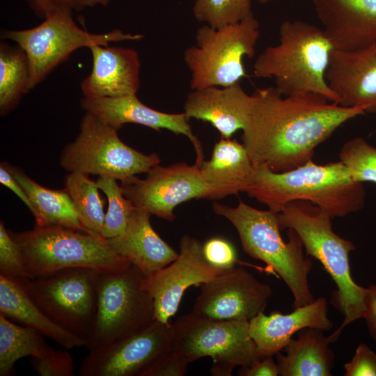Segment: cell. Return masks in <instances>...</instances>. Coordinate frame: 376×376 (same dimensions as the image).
<instances>
[{"instance_id":"cell-1","label":"cell","mask_w":376,"mask_h":376,"mask_svg":"<svg viewBox=\"0 0 376 376\" xmlns=\"http://www.w3.org/2000/svg\"><path fill=\"white\" fill-rule=\"evenodd\" d=\"M365 113L364 107H343L318 93L283 96L274 86L258 88L251 95L242 144L253 166L285 172L312 160L336 130Z\"/></svg>"},{"instance_id":"cell-2","label":"cell","mask_w":376,"mask_h":376,"mask_svg":"<svg viewBox=\"0 0 376 376\" xmlns=\"http://www.w3.org/2000/svg\"><path fill=\"white\" fill-rule=\"evenodd\" d=\"M245 192L276 213L290 201L304 200L327 211L332 219L359 211L366 197L363 183L353 180L340 160L326 164L310 160L285 172L253 166Z\"/></svg>"},{"instance_id":"cell-3","label":"cell","mask_w":376,"mask_h":376,"mask_svg":"<svg viewBox=\"0 0 376 376\" xmlns=\"http://www.w3.org/2000/svg\"><path fill=\"white\" fill-rule=\"evenodd\" d=\"M331 219L327 211L304 200L290 201L278 213L280 229H293L306 253L320 262L336 285L331 303L344 320L331 335L335 341L344 327L363 318L367 290L355 283L351 275L349 254L356 247L333 230Z\"/></svg>"},{"instance_id":"cell-4","label":"cell","mask_w":376,"mask_h":376,"mask_svg":"<svg viewBox=\"0 0 376 376\" xmlns=\"http://www.w3.org/2000/svg\"><path fill=\"white\" fill-rule=\"evenodd\" d=\"M279 43L268 47L257 57L253 76L273 78L283 96L315 93L338 104L325 77L334 49L323 29L306 22L284 21Z\"/></svg>"},{"instance_id":"cell-5","label":"cell","mask_w":376,"mask_h":376,"mask_svg":"<svg viewBox=\"0 0 376 376\" xmlns=\"http://www.w3.org/2000/svg\"><path fill=\"white\" fill-rule=\"evenodd\" d=\"M212 208L234 226L244 252L266 263L283 279L292 294L294 309L315 300L308 281L312 262L305 256L303 242L293 229L287 232L289 241L283 240L278 213L254 208L241 200L235 207L214 202Z\"/></svg>"},{"instance_id":"cell-6","label":"cell","mask_w":376,"mask_h":376,"mask_svg":"<svg viewBox=\"0 0 376 376\" xmlns=\"http://www.w3.org/2000/svg\"><path fill=\"white\" fill-rule=\"evenodd\" d=\"M10 233L20 248L30 279L73 267L111 271L132 265L115 253L103 237L86 232L36 225L31 230Z\"/></svg>"},{"instance_id":"cell-7","label":"cell","mask_w":376,"mask_h":376,"mask_svg":"<svg viewBox=\"0 0 376 376\" xmlns=\"http://www.w3.org/2000/svg\"><path fill=\"white\" fill-rule=\"evenodd\" d=\"M260 25L253 15L221 26L204 24L195 35V45L184 52L192 90L208 86L226 87L246 76L243 59L255 54Z\"/></svg>"},{"instance_id":"cell-8","label":"cell","mask_w":376,"mask_h":376,"mask_svg":"<svg viewBox=\"0 0 376 376\" xmlns=\"http://www.w3.org/2000/svg\"><path fill=\"white\" fill-rule=\"evenodd\" d=\"M70 8H61L38 26L24 30H4L1 38L15 42L26 52L29 63L27 91L41 83L57 66L78 49L109 42L139 40L141 34L113 29L104 33H89L79 27Z\"/></svg>"},{"instance_id":"cell-9","label":"cell","mask_w":376,"mask_h":376,"mask_svg":"<svg viewBox=\"0 0 376 376\" xmlns=\"http://www.w3.org/2000/svg\"><path fill=\"white\" fill-rule=\"evenodd\" d=\"M144 277L132 264L122 269L98 271L97 313L86 347L88 350L134 334L155 320Z\"/></svg>"},{"instance_id":"cell-10","label":"cell","mask_w":376,"mask_h":376,"mask_svg":"<svg viewBox=\"0 0 376 376\" xmlns=\"http://www.w3.org/2000/svg\"><path fill=\"white\" fill-rule=\"evenodd\" d=\"M118 130L86 111L74 141L63 150L60 163L71 172L97 175L123 181L148 173L160 163L157 153L144 154L125 143Z\"/></svg>"},{"instance_id":"cell-11","label":"cell","mask_w":376,"mask_h":376,"mask_svg":"<svg viewBox=\"0 0 376 376\" xmlns=\"http://www.w3.org/2000/svg\"><path fill=\"white\" fill-rule=\"evenodd\" d=\"M97 274L92 268L73 267L15 280L52 321L88 343L97 313Z\"/></svg>"},{"instance_id":"cell-12","label":"cell","mask_w":376,"mask_h":376,"mask_svg":"<svg viewBox=\"0 0 376 376\" xmlns=\"http://www.w3.org/2000/svg\"><path fill=\"white\" fill-rule=\"evenodd\" d=\"M173 327V349L189 363L212 357V375L230 376L235 367H248L261 359L249 321L212 320L191 311L179 317Z\"/></svg>"},{"instance_id":"cell-13","label":"cell","mask_w":376,"mask_h":376,"mask_svg":"<svg viewBox=\"0 0 376 376\" xmlns=\"http://www.w3.org/2000/svg\"><path fill=\"white\" fill-rule=\"evenodd\" d=\"M120 187L136 208L168 221L175 218L173 210L183 202L221 198L219 192L203 180L196 164H157L147 173L146 178L134 175L121 181Z\"/></svg>"},{"instance_id":"cell-14","label":"cell","mask_w":376,"mask_h":376,"mask_svg":"<svg viewBox=\"0 0 376 376\" xmlns=\"http://www.w3.org/2000/svg\"><path fill=\"white\" fill-rule=\"evenodd\" d=\"M173 324L155 320L143 329L104 346L89 350L81 376H143L173 347Z\"/></svg>"},{"instance_id":"cell-15","label":"cell","mask_w":376,"mask_h":376,"mask_svg":"<svg viewBox=\"0 0 376 376\" xmlns=\"http://www.w3.org/2000/svg\"><path fill=\"white\" fill-rule=\"evenodd\" d=\"M272 290L242 267H232L201 285L192 311L217 320H246L264 312Z\"/></svg>"},{"instance_id":"cell-16","label":"cell","mask_w":376,"mask_h":376,"mask_svg":"<svg viewBox=\"0 0 376 376\" xmlns=\"http://www.w3.org/2000/svg\"><path fill=\"white\" fill-rule=\"evenodd\" d=\"M224 271L207 261L200 241L183 235L177 258L144 277V286L153 299L155 320L169 322L189 287L201 285Z\"/></svg>"},{"instance_id":"cell-17","label":"cell","mask_w":376,"mask_h":376,"mask_svg":"<svg viewBox=\"0 0 376 376\" xmlns=\"http://www.w3.org/2000/svg\"><path fill=\"white\" fill-rule=\"evenodd\" d=\"M81 107L97 116L101 120L119 130L125 123H135L157 132L165 129L175 134H182L191 142L196 154L195 164L204 160L203 149L200 140L194 134L189 119L185 113H169L150 108L141 102L134 95L120 97H85Z\"/></svg>"},{"instance_id":"cell-18","label":"cell","mask_w":376,"mask_h":376,"mask_svg":"<svg viewBox=\"0 0 376 376\" xmlns=\"http://www.w3.org/2000/svg\"><path fill=\"white\" fill-rule=\"evenodd\" d=\"M325 77L338 104L376 113V43L354 51L334 49Z\"/></svg>"},{"instance_id":"cell-19","label":"cell","mask_w":376,"mask_h":376,"mask_svg":"<svg viewBox=\"0 0 376 376\" xmlns=\"http://www.w3.org/2000/svg\"><path fill=\"white\" fill-rule=\"evenodd\" d=\"M334 49L354 51L376 43V0H312Z\"/></svg>"},{"instance_id":"cell-20","label":"cell","mask_w":376,"mask_h":376,"mask_svg":"<svg viewBox=\"0 0 376 376\" xmlns=\"http://www.w3.org/2000/svg\"><path fill=\"white\" fill-rule=\"evenodd\" d=\"M91 73L80 84L85 97H120L136 94L140 86V59L130 47L94 45Z\"/></svg>"},{"instance_id":"cell-21","label":"cell","mask_w":376,"mask_h":376,"mask_svg":"<svg viewBox=\"0 0 376 376\" xmlns=\"http://www.w3.org/2000/svg\"><path fill=\"white\" fill-rule=\"evenodd\" d=\"M308 327L324 331L332 329L324 297H320L288 314L275 311L266 315L263 312L249 320V333L260 358L276 355L285 348L295 333Z\"/></svg>"},{"instance_id":"cell-22","label":"cell","mask_w":376,"mask_h":376,"mask_svg":"<svg viewBox=\"0 0 376 376\" xmlns=\"http://www.w3.org/2000/svg\"><path fill=\"white\" fill-rule=\"evenodd\" d=\"M251 95L240 82L226 87L208 86L192 90L184 104V113L190 120L210 123L221 138L230 139L246 122Z\"/></svg>"},{"instance_id":"cell-23","label":"cell","mask_w":376,"mask_h":376,"mask_svg":"<svg viewBox=\"0 0 376 376\" xmlns=\"http://www.w3.org/2000/svg\"><path fill=\"white\" fill-rule=\"evenodd\" d=\"M150 215L135 207L124 231L106 239L115 253L127 259L145 277L169 265L178 256L153 229Z\"/></svg>"},{"instance_id":"cell-24","label":"cell","mask_w":376,"mask_h":376,"mask_svg":"<svg viewBox=\"0 0 376 376\" xmlns=\"http://www.w3.org/2000/svg\"><path fill=\"white\" fill-rule=\"evenodd\" d=\"M318 328H304L291 338L283 349L285 354H276L279 375L330 376L334 366V353L329 347L334 342Z\"/></svg>"},{"instance_id":"cell-25","label":"cell","mask_w":376,"mask_h":376,"mask_svg":"<svg viewBox=\"0 0 376 376\" xmlns=\"http://www.w3.org/2000/svg\"><path fill=\"white\" fill-rule=\"evenodd\" d=\"M198 166L203 180L221 198L245 192L253 169L244 146L225 138L214 144L210 159Z\"/></svg>"},{"instance_id":"cell-26","label":"cell","mask_w":376,"mask_h":376,"mask_svg":"<svg viewBox=\"0 0 376 376\" xmlns=\"http://www.w3.org/2000/svg\"><path fill=\"white\" fill-rule=\"evenodd\" d=\"M0 313L19 324L31 327L64 348L86 347L87 343L52 321L31 299L19 283L0 275Z\"/></svg>"},{"instance_id":"cell-27","label":"cell","mask_w":376,"mask_h":376,"mask_svg":"<svg viewBox=\"0 0 376 376\" xmlns=\"http://www.w3.org/2000/svg\"><path fill=\"white\" fill-rule=\"evenodd\" d=\"M6 165L31 201L35 211L33 216L36 225L60 226L86 232L77 218L71 198L65 189H48L29 178L21 169L7 163Z\"/></svg>"},{"instance_id":"cell-28","label":"cell","mask_w":376,"mask_h":376,"mask_svg":"<svg viewBox=\"0 0 376 376\" xmlns=\"http://www.w3.org/2000/svg\"><path fill=\"white\" fill-rule=\"evenodd\" d=\"M50 345L31 327L14 322L0 313V375L14 374L15 363L25 357H39Z\"/></svg>"},{"instance_id":"cell-29","label":"cell","mask_w":376,"mask_h":376,"mask_svg":"<svg viewBox=\"0 0 376 376\" xmlns=\"http://www.w3.org/2000/svg\"><path fill=\"white\" fill-rule=\"evenodd\" d=\"M29 63L18 45L0 44V113L5 116L15 109L28 93Z\"/></svg>"},{"instance_id":"cell-30","label":"cell","mask_w":376,"mask_h":376,"mask_svg":"<svg viewBox=\"0 0 376 376\" xmlns=\"http://www.w3.org/2000/svg\"><path fill=\"white\" fill-rule=\"evenodd\" d=\"M88 175L79 172L70 173L65 178L64 189L70 195L77 218L86 232L102 236L105 219L104 201L96 182Z\"/></svg>"},{"instance_id":"cell-31","label":"cell","mask_w":376,"mask_h":376,"mask_svg":"<svg viewBox=\"0 0 376 376\" xmlns=\"http://www.w3.org/2000/svg\"><path fill=\"white\" fill-rule=\"evenodd\" d=\"M193 15L199 22L219 28L253 15L251 0H194Z\"/></svg>"},{"instance_id":"cell-32","label":"cell","mask_w":376,"mask_h":376,"mask_svg":"<svg viewBox=\"0 0 376 376\" xmlns=\"http://www.w3.org/2000/svg\"><path fill=\"white\" fill-rule=\"evenodd\" d=\"M96 184L99 189L106 195L109 203L102 236L104 239L113 237L124 231L135 207L131 201L125 196L116 179L99 177Z\"/></svg>"},{"instance_id":"cell-33","label":"cell","mask_w":376,"mask_h":376,"mask_svg":"<svg viewBox=\"0 0 376 376\" xmlns=\"http://www.w3.org/2000/svg\"><path fill=\"white\" fill-rule=\"evenodd\" d=\"M339 159L355 182L376 183V148L364 139L355 137L341 147Z\"/></svg>"},{"instance_id":"cell-34","label":"cell","mask_w":376,"mask_h":376,"mask_svg":"<svg viewBox=\"0 0 376 376\" xmlns=\"http://www.w3.org/2000/svg\"><path fill=\"white\" fill-rule=\"evenodd\" d=\"M0 275L13 279L29 278L20 248L2 221L0 222Z\"/></svg>"},{"instance_id":"cell-35","label":"cell","mask_w":376,"mask_h":376,"mask_svg":"<svg viewBox=\"0 0 376 376\" xmlns=\"http://www.w3.org/2000/svg\"><path fill=\"white\" fill-rule=\"evenodd\" d=\"M69 349L52 347L39 357H31L33 368L41 376H73L75 365Z\"/></svg>"},{"instance_id":"cell-36","label":"cell","mask_w":376,"mask_h":376,"mask_svg":"<svg viewBox=\"0 0 376 376\" xmlns=\"http://www.w3.org/2000/svg\"><path fill=\"white\" fill-rule=\"evenodd\" d=\"M203 255L213 267L226 270L234 267L237 254L233 244L221 237H212L203 244Z\"/></svg>"},{"instance_id":"cell-37","label":"cell","mask_w":376,"mask_h":376,"mask_svg":"<svg viewBox=\"0 0 376 376\" xmlns=\"http://www.w3.org/2000/svg\"><path fill=\"white\" fill-rule=\"evenodd\" d=\"M344 370L345 376H376V353L367 345L359 344Z\"/></svg>"},{"instance_id":"cell-38","label":"cell","mask_w":376,"mask_h":376,"mask_svg":"<svg viewBox=\"0 0 376 376\" xmlns=\"http://www.w3.org/2000/svg\"><path fill=\"white\" fill-rule=\"evenodd\" d=\"M189 363L173 348L153 363L143 376H183Z\"/></svg>"},{"instance_id":"cell-39","label":"cell","mask_w":376,"mask_h":376,"mask_svg":"<svg viewBox=\"0 0 376 376\" xmlns=\"http://www.w3.org/2000/svg\"><path fill=\"white\" fill-rule=\"evenodd\" d=\"M35 14L42 19L56 10L68 8L80 10L79 0H26Z\"/></svg>"},{"instance_id":"cell-40","label":"cell","mask_w":376,"mask_h":376,"mask_svg":"<svg viewBox=\"0 0 376 376\" xmlns=\"http://www.w3.org/2000/svg\"><path fill=\"white\" fill-rule=\"evenodd\" d=\"M241 376H277L279 370L272 356L265 357L254 361L248 367H240Z\"/></svg>"},{"instance_id":"cell-41","label":"cell","mask_w":376,"mask_h":376,"mask_svg":"<svg viewBox=\"0 0 376 376\" xmlns=\"http://www.w3.org/2000/svg\"><path fill=\"white\" fill-rule=\"evenodd\" d=\"M0 182L15 194L29 208L32 214H34L33 205L26 192L9 171L5 162L1 163L0 165Z\"/></svg>"},{"instance_id":"cell-42","label":"cell","mask_w":376,"mask_h":376,"mask_svg":"<svg viewBox=\"0 0 376 376\" xmlns=\"http://www.w3.org/2000/svg\"><path fill=\"white\" fill-rule=\"evenodd\" d=\"M366 311L363 319L370 335L376 343V285L366 288Z\"/></svg>"},{"instance_id":"cell-43","label":"cell","mask_w":376,"mask_h":376,"mask_svg":"<svg viewBox=\"0 0 376 376\" xmlns=\"http://www.w3.org/2000/svg\"><path fill=\"white\" fill-rule=\"evenodd\" d=\"M111 0H79L81 10L84 8H91L96 6H105L108 5Z\"/></svg>"},{"instance_id":"cell-44","label":"cell","mask_w":376,"mask_h":376,"mask_svg":"<svg viewBox=\"0 0 376 376\" xmlns=\"http://www.w3.org/2000/svg\"><path fill=\"white\" fill-rule=\"evenodd\" d=\"M258 1L261 3H266L269 2L271 0H258Z\"/></svg>"}]
</instances>
